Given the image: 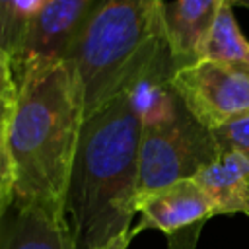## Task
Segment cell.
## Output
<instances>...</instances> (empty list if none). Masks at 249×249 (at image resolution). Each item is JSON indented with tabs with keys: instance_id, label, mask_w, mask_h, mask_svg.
Wrapping results in <instances>:
<instances>
[{
	"instance_id": "4",
	"label": "cell",
	"mask_w": 249,
	"mask_h": 249,
	"mask_svg": "<svg viewBox=\"0 0 249 249\" xmlns=\"http://www.w3.org/2000/svg\"><path fill=\"white\" fill-rule=\"evenodd\" d=\"M218 154L220 148L212 132L181 105L173 119L156 126H142L136 198L171 183L193 179Z\"/></svg>"
},
{
	"instance_id": "3",
	"label": "cell",
	"mask_w": 249,
	"mask_h": 249,
	"mask_svg": "<svg viewBox=\"0 0 249 249\" xmlns=\"http://www.w3.org/2000/svg\"><path fill=\"white\" fill-rule=\"evenodd\" d=\"M163 0H95L64 62L82 86L86 115L121 95L165 39Z\"/></svg>"
},
{
	"instance_id": "14",
	"label": "cell",
	"mask_w": 249,
	"mask_h": 249,
	"mask_svg": "<svg viewBox=\"0 0 249 249\" xmlns=\"http://www.w3.org/2000/svg\"><path fill=\"white\" fill-rule=\"evenodd\" d=\"M210 132L220 150H233L249 160V115L239 117Z\"/></svg>"
},
{
	"instance_id": "8",
	"label": "cell",
	"mask_w": 249,
	"mask_h": 249,
	"mask_svg": "<svg viewBox=\"0 0 249 249\" xmlns=\"http://www.w3.org/2000/svg\"><path fill=\"white\" fill-rule=\"evenodd\" d=\"M179 68L181 64L173 58L165 37L124 88L123 93L128 97L142 126L161 124L181 109L183 103L173 88V76Z\"/></svg>"
},
{
	"instance_id": "9",
	"label": "cell",
	"mask_w": 249,
	"mask_h": 249,
	"mask_svg": "<svg viewBox=\"0 0 249 249\" xmlns=\"http://www.w3.org/2000/svg\"><path fill=\"white\" fill-rule=\"evenodd\" d=\"M0 249H76L62 218L12 202L0 214Z\"/></svg>"
},
{
	"instance_id": "11",
	"label": "cell",
	"mask_w": 249,
	"mask_h": 249,
	"mask_svg": "<svg viewBox=\"0 0 249 249\" xmlns=\"http://www.w3.org/2000/svg\"><path fill=\"white\" fill-rule=\"evenodd\" d=\"M208 195L216 214L245 212L249 216V160L233 150H220L218 158L195 177Z\"/></svg>"
},
{
	"instance_id": "12",
	"label": "cell",
	"mask_w": 249,
	"mask_h": 249,
	"mask_svg": "<svg viewBox=\"0 0 249 249\" xmlns=\"http://www.w3.org/2000/svg\"><path fill=\"white\" fill-rule=\"evenodd\" d=\"M200 58L249 70V41L239 29L233 16V6L230 2L220 8L218 18L202 47Z\"/></svg>"
},
{
	"instance_id": "2",
	"label": "cell",
	"mask_w": 249,
	"mask_h": 249,
	"mask_svg": "<svg viewBox=\"0 0 249 249\" xmlns=\"http://www.w3.org/2000/svg\"><path fill=\"white\" fill-rule=\"evenodd\" d=\"M140 136L142 123L124 93L84 117L64 193L76 249H97L132 230Z\"/></svg>"
},
{
	"instance_id": "1",
	"label": "cell",
	"mask_w": 249,
	"mask_h": 249,
	"mask_svg": "<svg viewBox=\"0 0 249 249\" xmlns=\"http://www.w3.org/2000/svg\"><path fill=\"white\" fill-rule=\"evenodd\" d=\"M8 124L14 200L64 220V193L86 117L82 86L64 60L16 78Z\"/></svg>"
},
{
	"instance_id": "5",
	"label": "cell",
	"mask_w": 249,
	"mask_h": 249,
	"mask_svg": "<svg viewBox=\"0 0 249 249\" xmlns=\"http://www.w3.org/2000/svg\"><path fill=\"white\" fill-rule=\"evenodd\" d=\"M173 88L185 109L208 130L249 115V70L198 58L183 64Z\"/></svg>"
},
{
	"instance_id": "16",
	"label": "cell",
	"mask_w": 249,
	"mask_h": 249,
	"mask_svg": "<svg viewBox=\"0 0 249 249\" xmlns=\"http://www.w3.org/2000/svg\"><path fill=\"white\" fill-rule=\"evenodd\" d=\"M14 103H0V156H8V124L12 117Z\"/></svg>"
},
{
	"instance_id": "7",
	"label": "cell",
	"mask_w": 249,
	"mask_h": 249,
	"mask_svg": "<svg viewBox=\"0 0 249 249\" xmlns=\"http://www.w3.org/2000/svg\"><path fill=\"white\" fill-rule=\"evenodd\" d=\"M136 214H140V222L132 235L146 228L175 235L187 230H200L208 218L216 216V210L195 179H183L136 198Z\"/></svg>"
},
{
	"instance_id": "18",
	"label": "cell",
	"mask_w": 249,
	"mask_h": 249,
	"mask_svg": "<svg viewBox=\"0 0 249 249\" xmlns=\"http://www.w3.org/2000/svg\"><path fill=\"white\" fill-rule=\"evenodd\" d=\"M231 6H243V8H249V0H228Z\"/></svg>"
},
{
	"instance_id": "17",
	"label": "cell",
	"mask_w": 249,
	"mask_h": 249,
	"mask_svg": "<svg viewBox=\"0 0 249 249\" xmlns=\"http://www.w3.org/2000/svg\"><path fill=\"white\" fill-rule=\"evenodd\" d=\"M132 237H134V235H132V230H130V231H126V233H123V235H119V237L107 241L105 245H101V247H97V249H128Z\"/></svg>"
},
{
	"instance_id": "15",
	"label": "cell",
	"mask_w": 249,
	"mask_h": 249,
	"mask_svg": "<svg viewBox=\"0 0 249 249\" xmlns=\"http://www.w3.org/2000/svg\"><path fill=\"white\" fill-rule=\"evenodd\" d=\"M18 93V84L14 76L12 56L0 47V103H14Z\"/></svg>"
},
{
	"instance_id": "10",
	"label": "cell",
	"mask_w": 249,
	"mask_h": 249,
	"mask_svg": "<svg viewBox=\"0 0 249 249\" xmlns=\"http://www.w3.org/2000/svg\"><path fill=\"white\" fill-rule=\"evenodd\" d=\"M228 0H175L165 4V37L173 58L183 66L202 54V47Z\"/></svg>"
},
{
	"instance_id": "6",
	"label": "cell",
	"mask_w": 249,
	"mask_h": 249,
	"mask_svg": "<svg viewBox=\"0 0 249 249\" xmlns=\"http://www.w3.org/2000/svg\"><path fill=\"white\" fill-rule=\"evenodd\" d=\"M95 0H43L25 25L18 54L12 58L14 76L64 58Z\"/></svg>"
},
{
	"instance_id": "13",
	"label": "cell",
	"mask_w": 249,
	"mask_h": 249,
	"mask_svg": "<svg viewBox=\"0 0 249 249\" xmlns=\"http://www.w3.org/2000/svg\"><path fill=\"white\" fill-rule=\"evenodd\" d=\"M21 6L23 0H0V47L12 58L18 54L25 31Z\"/></svg>"
}]
</instances>
